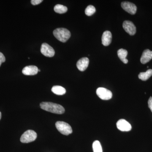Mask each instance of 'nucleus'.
<instances>
[{"label": "nucleus", "mask_w": 152, "mask_h": 152, "mask_svg": "<svg viewBox=\"0 0 152 152\" xmlns=\"http://www.w3.org/2000/svg\"><path fill=\"white\" fill-rule=\"evenodd\" d=\"M40 71H40V70H39V69H38V72H40Z\"/></svg>", "instance_id": "b1692460"}, {"label": "nucleus", "mask_w": 152, "mask_h": 152, "mask_svg": "<svg viewBox=\"0 0 152 152\" xmlns=\"http://www.w3.org/2000/svg\"><path fill=\"white\" fill-rule=\"evenodd\" d=\"M37 136L35 132L31 130H28L23 134L21 137L20 141L24 143L31 142L35 140Z\"/></svg>", "instance_id": "20e7f679"}, {"label": "nucleus", "mask_w": 152, "mask_h": 152, "mask_svg": "<svg viewBox=\"0 0 152 152\" xmlns=\"http://www.w3.org/2000/svg\"><path fill=\"white\" fill-rule=\"evenodd\" d=\"M112 35L110 31L104 32L102 36V43L105 46H107L112 42Z\"/></svg>", "instance_id": "f8f14e48"}, {"label": "nucleus", "mask_w": 152, "mask_h": 152, "mask_svg": "<svg viewBox=\"0 0 152 152\" xmlns=\"http://www.w3.org/2000/svg\"><path fill=\"white\" fill-rule=\"evenodd\" d=\"M6 61L5 57L3 55L2 53L0 52V66L4 62Z\"/></svg>", "instance_id": "aec40b11"}, {"label": "nucleus", "mask_w": 152, "mask_h": 152, "mask_svg": "<svg viewBox=\"0 0 152 152\" xmlns=\"http://www.w3.org/2000/svg\"><path fill=\"white\" fill-rule=\"evenodd\" d=\"M54 36L62 42H66L71 37V33L64 28H58L53 31Z\"/></svg>", "instance_id": "f03ea898"}, {"label": "nucleus", "mask_w": 152, "mask_h": 152, "mask_svg": "<svg viewBox=\"0 0 152 152\" xmlns=\"http://www.w3.org/2000/svg\"><path fill=\"white\" fill-rule=\"evenodd\" d=\"M152 59V51L148 49L145 50L143 52L140 58L142 64H145L149 62Z\"/></svg>", "instance_id": "ddd939ff"}, {"label": "nucleus", "mask_w": 152, "mask_h": 152, "mask_svg": "<svg viewBox=\"0 0 152 152\" xmlns=\"http://www.w3.org/2000/svg\"><path fill=\"white\" fill-rule=\"evenodd\" d=\"M56 126L60 133L65 135H68L72 133V129L71 126L65 122H57Z\"/></svg>", "instance_id": "7ed1b4c3"}, {"label": "nucleus", "mask_w": 152, "mask_h": 152, "mask_svg": "<svg viewBox=\"0 0 152 152\" xmlns=\"http://www.w3.org/2000/svg\"><path fill=\"white\" fill-rule=\"evenodd\" d=\"M96 11V8L94 6L89 5L88 6L86 10H85V13L87 16H90L92 15L93 14H94Z\"/></svg>", "instance_id": "6ab92c4d"}, {"label": "nucleus", "mask_w": 152, "mask_h": 152, "mask_svg": "<svg viewBox=\"0 0 152 152\" xmlns=\"http://www.w3.org/2000/svg\"><path fill=\"white\" fill-rule=\"evenodd\" d=\"M51 90L54 94L57 95H63L66 93L65 88L61 86H54Z\"/></svg>", "instance_id": "2eb2a0df"}, {"label": "nucleus", "mask_w": 152, "mask_h": 152, "mask_svg": "<svg viewBox=\"0 0 152 152\" xmlns=\"http://www.w3.org/2000/svg\"><path fill=\"white\" fill-rule=\"evenodd\" d=\"M96 94L99 97L104 100L110 99L113 96L112 92L105 88H98L96 90Z\"/></svg>", "instance_id": "39448f33"}, {"label": "nucleus", "mask_w": 152, "mask_h": 152, "mask_svg": "<svg viewBox=\"0 0 152 152\" xmlns=\"http://www.w3.org/2000/svg\"><path fill=\"white\" fill-rule=\"evenodd\" d=\"M54 10L56 12L59 14L65 13L68 11V8L66 7L61 4L56 5Z\"/></svg>", "instance_id": "f3484780"}, {"label": "nucleus", "mask_w": 152, "mask_h": 152, "mask_svg": "<svg viewBox=\"0 0 152 152\" xmlns=\"http://www.w3.org/2000/svg\"><path fill=\"white\" fill-rule=\"evenodd\" d=\"M43 1L42 0H31V3L33 5H37Z\"/></svg>", "instance_id": "412c9836"}, {"label": "nucleus", "mask_w": 152, "mask_h": 152, "mask_svg": "<svg viewBox=\"0 0 152 152\" xmlns=\"http://www.w3.org/2000/svg\"><path fill=\"white\" fill-rule=\"evenodd\" d=\"M121 6L124 10L131 15H134L137 12V6L133 3L129 2H123Z\"/></svg>", "instance_id": "6e6552de"}, {"label": "nucleus", "mask_w": 152, "mask_h": 152, "mask_svg": "<svg viewBox=\"0 0 152 152\" xmlns=\"http://www.w3.org/2000/svg\"><path fill=\"white\" fill-rule=\"evenodd\" d=\"M152 75V69H150L145 72H141L139 74V78L143 81H146Z\"/></svg>", "instance_id": "dca6fc26"}, {"label": "nucleus", "mask_w": 152, "mask_h": 152, "mask_svg": "<svg viewBox=\"0 0 152 152\" xmlns=\"http://www.w3.org/2000/svg\"><path fill=\"white\" fill-rule=\"evenodd\" d=\"M38 68L35 66H28L25 67L22 71L23 75L28 76L35 75L37 74Z\"/></svg>", "instance_id": "9d476101"}, {"label": "nucleus", "mask_w": 152, "mask_h": 152, "mask_svg": "<svg viewBox=\"0 0 152 152\" xmlns=\"http://www.w3.org/2000/svg\"><path fill=\"white\" fill-rule=\"evenodd\" d=\"M1 113L0 112V120H1Z\"/></svg>", "instance_id": "5701e85b"}, {"label": "nucleus", "mask_w": 152, "mask_h": 152, "mask_svg": "<svg viewBox=\"0 0 152 152\" xmlns=\"http://www.w3.org/2000/svg\"><path fill=\"white\" fill-rule=\"evenodd\" d=\"M41 108L53 113L62 114L65 112L64 107L58 104L49 102H43L40 104Z\"/></svg>", "instance_id": "f257e3e1"}, {"label": "nucleus", "mask_w": 152, "mask_h": 152, "mask_svg": "<svg viewBox=\"0 0 152 152\" xmlns=\"http://www.w3.org/2000/svg\"><path fill=\"white\" fill-rule=\"evenodd\" d=\"M41 53L45 56L48 57H53L55 54V52L53 48L49 45L48 44L44 43L42 44L41 48Z\"/></svg>", "instance_id": "423d86ee"}, {"label": "nucleus", "mask_w": 152, "mask_h": 152, "mask_svg": "<svg viewBox=\"0 0 152 152\" xmlns=\"http://www.w3.org/2000/svg\"><path fill=\"white\" fill-rule=\"evenodd\" d=\"M123 28L128 34L131 36H133L136 34V27L132 22L126 20L123 23Z\"/></svg>", "instance_id": "0eeeda50"}, {"label": "nucleus", "mask_w": 152, "mask_h": 152, "mask_svg": "<svg viewBox=\"0 0 152 152\" xmlns=\"http://www.w3.org/2000/svg\"><path fill=\"white\" fill-rule=\"evenodd\" d=\"M127 55V51L125 49H120L118 51V56L124 64H127L128 62V60L126 58Z\"/></svg>", "instance_id": "4468645a"}, {"label": "nucleus", "mask_w": 152, "mask_h": 152, "mask_svg": "<svg viewBox=\"0 0 152 152\" xmlns=\"http://www.w3.org/2000/svg\"><path fill=\"white\" fill-rule=\"evenodd\" d=\"M148 104L149 108L152 112V97H151L149 99V100L148 101Z\"/></svg>", "instance_id": "4be33fe9"}, {"label": "nucleus", "mask_w": 152, "mask_h": 152, "mask_svg": "<svg viewBox=\"0 0 152 152\" xmlns=\"http://www.w3.org/2000/svg\"><path fill=\"white\" fill-rule=\"evenodd\" d=\"M89 60L88 58H83L78 61L77 63V67L79 70L83 72L86 69L88 66Z\"/></svg>", "instance_id": "9b49d317"}, {"label": "nucleus", "mask_w": 152, "mask_h": 152, "mask_svg": "<svg viewBox=\"0 0 152 152\" xmlns=\"http://www.w3.org/2000/svg\"><path fill=\"white\" fill-rule=\"evenodd\" d=\"M94 152H103L100 142L98 140L95 141L93 144Z\"/></svg>", "instance_id": "a211bd4d"}, {"label": "nucleus", "mask_w": 152, "mask_h": 152, "mask_svg": "<svg viewBox=\"0 0 152 152\" xmlns=\"http://www.w3.org/2000/svg\"><path fill=\"white\" fill-rule=\"evenodd\" d=\"M117 128L122 132H129L132 129L130 124L124 119H120L117 122Z\"/></svg>", "instance_id": "1a4fd4ad"}]
</instances>
